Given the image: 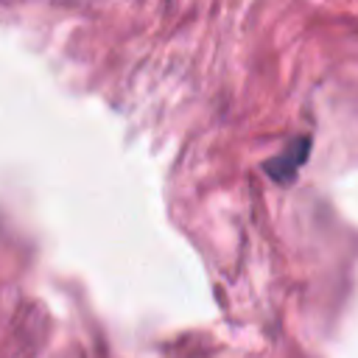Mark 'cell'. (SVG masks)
Returning a JSON list of instances; mask_svg holds the SVG:
<instances>
[{"label":"cell","instance_id":"6da1fadb","mask_svg":"<svg viewBox=\"0 0 358 358\" xmlns=\"http://www.w3.org/2000/svg\"><path fill=\"white\" fill-rule=\"evenodd\" d=\"M308 154H310V137L305 134V137L291 140V145H285V148H282L277 157H271L263 168H266V173H268L274 182H291V179L299 173V168L305 165Z\"/></svg>","mask_w":358,"mask_h":358}]
</instances>
